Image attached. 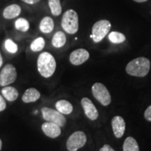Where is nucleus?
<instances>
[{
  "mask_svg": "<svg viewBox=\"0 0 151 151\" xmlns=\"http://www.w3.org/2000/svg\"><path fill=\"white\" fill-rule=\"evenodd\" d=\"M60 127H61L53 122H46L42 124L41 129L48 137L51 138V139H55L61 134L62 130Z\"/></svg>",
  "mask_w": 151,
  "mask_h": 151,
  "instance_id": "11",
  "label": "nucleus"
},
{
  "mask_svg": "<svg viewBox=\"0 0 151 151\" xmlns=\"http://www.w3.org/2000/svg\"><path fill=\"white\" fill-rule=\"evenodd\" d=\"M22 1L27 4H35L39 2L40 0H22Z\"/></svg>",
  "mask_w": 151,
  "mask_h": 151,
  "instance_id": "28",
  "label": "nucleus"
},
{
  "mask_svg": "<svg viewBox=\"0 0 151 151\" xmlns=\"http://www.w3.org/2000/svg\"><path fill=\"white\" fill-rule=\"evenodd\" d=\"M45 45H46V41L42 37H38L32 42L30 48L33 52H39L44 48Z\"/></svg>",
  "mask_w": 151,
  "mask_h": 151,
  "instance_id": "22",
  "label": "nucleus"
},
{
  "mask_svg": "<svg viewBox=\"0 0 151 151\" xmlns=\"http://www.w3.org/2000/svg\"><path fill=\"white\" fill-rule=\"evenodd\" d=\"M123 151H139L137 141L132 137L126 138L123 143Z\"/></svg>",
  "mask_w": 151,
  "mask_h": 151,
  "instance_id": "19",
  "label": "nucleus"
},
{
  "mask_svg": "<svg viewBox=\"0 0 151 151\" xmlns=\"http://www.w3.org/2000/svg\"><path fill=\"white\" fill-rule=\"evenodd\" d=\"M6 108V103L4 98L0 95V112L4 111Z\"/></svg>",
  "mask_w": 151,
  "mask_h": 151,
  "instance_id": "26",
  "label": "nucleus"
},
{
  "mask_svg": "<svg viewBox=\"0 0 151 151\" xmlns=\"http://www.w3.org/2000/svg\"><path fill=\"white\" fill-rule=\"evenodd\" d=\"M144 118L146 120L151 122V105L149 106L144 112Z\"/></svg>",
  "mask_w": 151,
  "mask_h": 151,
  "instance_id": "25",
  "label": "nucleus"
},
{
  "mask_svg": "<svg viewBox=\"0 0 151 151\" xmlns=\"http://www.w3.org/2000/svg\"><path fill=\"white\" fill-rule=\"evenodd\" d=\"M3 97L9 101H14L18 99L19 93L16 88L12 86H4L1 90Z\"/></svg>",
  "mask_w": 151,
  "mask_h": 151,
  "instance_id": "17",
  "label": "nucleus"
},
{
  "mask_svg": "<svg viewBox=\"0 0 151 151\" xmlns=\"http://www.w3.org/2000/svg\"><path fill=\"white\" fill-rule=\"evenodd\" d=\"M20 13H21V8L20 6L14 4L6 7L3 11V16L5 19L11 20L19 16Z\"/></svg>",
  "mask_w": 151,
  "mask_h": 151,
  "instance_id": "14",
  "label": "nucleus"
},
{
  "mask_svg": "<svg viewBox=\"0 0 151 151\" xmlns=\"http://www.w3.org/2000/svg\"><path fill=\"white\" fill-rule=\"evenodd\" d=\"M62 27L66 32L69 35H73L78 32V16L73 9H69L64 13L62 18Z\"/></svg>",
  "mask_w": 151,
  "mask_h": 151,
  "instance_id": "3",
  "label": "nucleus"
},
{
  "mask_svg": "<svg viewBox=\"0 0 151 151\" xmlns=\"http://www.w3.org/2000/svg\"><path fill=\"white\" fill-rule=\"evenodd\" d=\"M3 65V58H2V55H1V52H0V68L2 67Z\"/></svg>",
  "mask_w": 151,
  "mask_h": 151,
  "instance_id": "29",
  "label": "nucleus"
},
{
  "mask_svg": "<svg viewBox=\"0 0 151 151\" xmlns=\"http://www.w3.org/2000/svg\"><path fill=\"white\" fill-rule=\"evenodd\" d=\"M90 53L88 50L83 48H78L70 54L69 60L72 65L78 66L83 64L89 59Z\"/></svg>",
  "mask_w": 151,
  "mask_h": 151,
  "instance_id": "9",
  "label": "nucleus"
},
{
  "mask_svg": "<svg viewBox=\"0 0 151 151\" xmlns=\"http://www.w3.org/2000/svg\"><path fill=\"white\" fill-rule=\"evenodd\" d=\"M67 41L65 34L62 31H58L55 34L52 39V45L55 48H60L65 46Z\"/></svg>",
  "mask_w": 151,
  "mask_h": 151,
  "instance_id": "18",
  "label": "nucleus"
},
{
  "mask_svg": "<svg viewBox=\"0 0 151 151\" xmlns=\"http://www.w3.org/2000/svg\"><path fill=\"white\" fill-rule=\"evenodd\" d=\"M48 6L53 16H58L61 14L62 7L60 0H48Z\"/></svg>",
  "mask_w": 151,
  "mask_h": 151,
  "instance_id": "20",
  "label": "nucleus"
},
{
  "mask_svg": "<svg viewBox=\"0 0 151 151\" xmlns=\"http://www.w3.org/2000/svg\"><path fill=\"white\" fill-rule=\"evenodd\" d=\"M92 92L94 97L101 105L106 106L111 102L110 92L104 85L100 83H96L92 87Z\"/></svg>",
  "mask_w": 151,
  "mask_h": 151,
  "instance_id": "5",
  "label": "nucleus"
},
{
  "mask_svg": "<svg viewBox=\"0 0 151 151\" xmlns=\"http://www.w3.org/2000/svg\"><path fill=\"white\" fill-rule=\"evenodd\" d=\"M87 137L82 131H77L73 133L67 141V148L69 151H77L86 145Z\"/></svg>",
  "mask_w": 151,
  "mask_h": 151,
  "instance_id": "7",
  "label": "nucleus"
},
{
  "mask_svg": "<svg viewBox=\"0 0 151 151\" xmlns=\"http://www.w3.org/2000/svg\"><path fill=\"white\" fill-rule=\"evenodd\" d=\"M113 131L116 138H121L125 131V122L121 116H115L111 120Z\"/></svg>",
  "mask_w": 151,
  "mask_h": 151,
  "instance_id": "12",
  "label": "nucleus"
},
{
  "mask_svg": "<svg viewBox=\"0 0 151 151\" xmlns=\"http://www.w3.org/2000/svg\"><path fill=\"white\" fill-rule=\"evenodd\" d=\"M15 27L18 31L26 32L29 29V22L27 19L24 18H20L17 19L15 22Z\"/></svg>",
  "mask_w": 151,
  "mask_h": 151,
  "instance_id": "21",
  "label": "nucleus"
},
{
  "mask_svg": "<svg viewBox=\"0 0 151 151\" xmlns=\"http://www.w3.org/2000/svg\"><path fill=\"white\" fill-rule=\"evenodd\" d=\"M5 48L10 53L14 54L17 52L18 50V45L14 42V41L11 40V39H9L5 41Z\"/></svg>",
  "mask_w": 151,
  "mask_h": 151,
  "instance_id": "24",
  "label": "nucleus"
},
{
  "mask_svg": "<svg viewBox=\"0 0 151 151\" xmlns=\"http://www.w3.org/2000/svg\"><path fill=\"white\" fill-rule=\"evenodd\" d=\"M1 148H2V141H1V139H0V151L1 150Z\"/></svg>",
  "mask_w": 151,
  "mask_h": 151,
  "instance_id": "31",
  "label": "nucleus"
},
{
  "mask_svg": "<svg viewBox=\"0 0 151 151\" xmlns=\"http://www.w3.org/2000/svg\"><path fill=\"white\" fill-rule=\"evenodd\" d=\"M55 108L60 113L65 115H69L73 110L72 104L67 100H59L57 101Z\"/></svg>",
  "mask_w": 151,
  "mask_h": 151,
  "instance_id": "16",
  "label": "nucleus"
},
{
  "mask_svg": "<svg viewBox=\"0 0 151 151\" xmlns=\"http://www.w3.org/2000/svg\"><path fill=\"white\" fill-rule=\"evenodd\" d=\"M111 28V22L107 20H101L94 24L92 29V40L99 43L108 35Z\"/></svg>",
  "mask_w": 151,
  "mask_h": 151,
  "instance_id": "4",
  "label": "nucleus"
},
{
  "mask_svg": "<svg viewBox=\"0 0 151 151\" xmlns=\"http://www.w3.org/2000/svg\"><path fill=\"white\" fill-rule=\"evenodd\" d=\"M109 39L111 43H122L125 41L126 37L122 33L118 32H112L109 35Z\"/></svg>",
  "mask_w": 151,
  "mask_h": 151,
  "instance_id": "23",
  "label": "nucleus"
},
{
  "mask_svg": "<svg viewBox=\"0 0 151 151\" xmlns=\"http://www.w3.org/2000/svg\"><path fill=\"white\" fill-rule=\"evenodd\" d=\"M39 29L41 32L44 34H49L52 32L54 29V21L52 18L49 16L44 17L41 20L39 24Z\"/></svg>",
  "mask_w": 151,
  "mask_h": 151,
  "instance_id": "15",
  "label": "nucleus"
},
{
  "mask_svg": "<svg viewBox=\"0 0 151 151\" xmlns=\"http://www.w3.org/2000/svg\"><path fill=\"white\" fill-rule=\"evenodd\" d=\"M41 113L43 118L46 121L53 122L60 127H64L67 122L65 117L58 110H54L48 107H43L41 109Z\"/></svg>",
  "mask_w": 151,
  "mask_h": 151,
  "instance_id": "6",
  "label": "nucleus"
},
{
  "mask_svg": "<svg viewBox=\"0 0 151 151\" xmlns=\"http://www.w3.org/2000/svg\"><path fill=\"white\" fill-rule=\"evenodd\" d=\"M150 69V60L144 57H140L132 60L127 64L126 72L133 76L144 77L149 73Z\"/></svg>",
  "mask_w": 151,
  "mask_h": 151,
  "instance_id": "2",
  "label": "nucleus"
},
{
  "mask_svg": "<svg viewBox=\"0 0 151 151\" xmlns=\"http://www.w3.org/2000/svg\"><path fill=\"white\" fill-rule=\"evenodd\" d=\"M134 1H136V2L142 3V2H145V1H148V0H134Z\"/></svg>",
  "mask_w": 151,
  "mask_h": 151,
  "instance_id": "30",
  "label": "nucleus"
},
{
  "mask_svg": "<svg viewBox=\"0 0 151 151\" xmlns=\"http://www.w3.org/2000/svg\"><path fill=\"white\" fill-rule=\"evenodd\" d=\"M17 78V71L15 67L11 64L5 65L0 72V86H6L13 83Z\"/></svg>",
  "mask_w": 151,
  "mask_h": 151,
  "instance_id": "8",
  "label": "nucleus"
},
{
  "mask_svg": "<svg viewBox=\"0 0 151 151\" xmlns=\"http://www.w3.org/2000/svg\"><path fill=\"white\" fill-rule=\"evenodd\" d=\"M99 151H115V150L111 146H109V145L105 144L102 148H100Z\"/></svg>",
  "mask_w": 151,
  "mask_h": 151,
  "instance_id": "27",
  "label": "nucleus"
},
{
  "mask_svg": "<svg viewBox=\"0 0 151 151\" xmlns=\"http://www.w3.org/2000/svg\"><path fill=\"white\" fill-rule=\"evenodd\" d=\"M41 94L36 88H31L26 90L22 97V100L24 103H32L35 102L37 100L40 99Z\"/></svg>",
  "mask_w": 151,
  "mask_h": 151,
  "instance_id": "13",
  "label": "nucleus"
},
{
  "mask_svg": "<svg viewBox=\"0 0 151 151\" xmlns=\"http://www.w3.org/2000/svg\"><path fill=\"white\" fill-rule=\"evenodd\" d=\"M56 66L55 59L50 52H41L38 57L37 69L41 76L46 78L51 77L55 71Z\"/></svg>",
  "mask_w": 151,
  "mask_h": 151,
  "instance_id": "1",
  "label": "nucleus"
},
{
  "mask_svg": "<svg viewBox=\"0 0 151 151\" xmlns=\"http://www.w3.org/2000/svg\"><path fill=\"white\" fill-rule=\"evenodd\" d=\"M81 105L83 109L86 116L90 120H95L99 117V112L92 101L89 98L84 97L81 99Z\"/></svg>",
  "mask_w": 151,
  "mask_h": 151,
  "instance_id": "10",
  "label": "nucleus"
}]
</instances>
